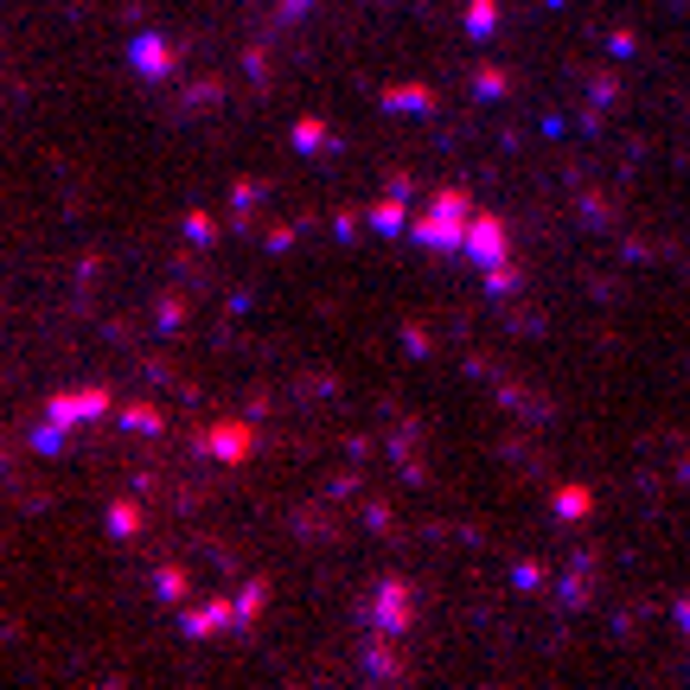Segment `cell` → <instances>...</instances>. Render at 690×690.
I'll return each instance as SVG.
<instances>
[{
  "label": "cell",
  "instance_id": "1",
  "mask_svg": "<svg viewBox=\"0 0 690 690\" xmlns=\"http://www.w3.org/2000/svg\"><path fill=\"white\" fill-rule=\"evenodd\" d=\"M467 224H473V199L461 185H441L436 199H429V212L409 218V237H416L422 250H461V244H467Z\"/></svg>",
  "mask_w": 690,
  "mask_h": 690
},
{
  "label": "cell",
  "instance_id": "2",
  "mask_svg": "<svg viewBox=\"0 0 690 690\" xmlns=\"http://www.w3.org/2000/svg\"><path fill=\"white\" fill-rule=\"evenodd\" d=\"M45 409H52V422L77 429V422H103L115 409V397H110V384H77V391H58Z\"/></svg>",
  "mask_w": 690,
  "mask_h": 690
},
{
  "label": "cell",
  "instance_id": "3",
  "mask_svg": "<svg viewBox=\"0 0 690 690\" xmlns=\"http://www.w3.org/2000/svg\"><path fill=\"white\" fill-rule=\"evenodd\" d=\"M461 256H467V262H479V269H499V262H511V230H506V218H493V212H473Z\"/></svg>",
  "mask_w": 690,
  "mask_h": 690
},
{
  "label": "cell",
  "instance_id": "4",
  "mask_svg": "<svg viewBox=\"0 0 690 690\" xmlns=\"http://www.w3.org/2000/svg\"><path fill=\"white\" fill-rule=\"evenodd\" d=\"M192 448L212 454V461H224V467H237V461H250L256 429H250V422H205V429L192 436Z\"/></svg>",
  "mask_w": 690,
  "mask_h": 690
},
{
  "label": "cell",
  "instance_id": "5",
  "mask_svg": "<svg viewBox=\"0 0 690 690\" xmlns=\"http://www.w3.org/2000/svg\"><path fill=\"white\" fill-rule=\"evenodd\" d=\"M371 620H377V633H409V626H416V595H409V581H403V576L377 581V595H371Z\"/></svg>",
  "mask_w": 690,
  "mask_h": 690
},
{
  "label": "cell",
  "instance_id": "6",
  "mask_svg": "<svg viewBox=\"0 0 690 690\" xmlns=\"http://www.w3.org/2000/svg\"><path fill=\"white\" fill-rule=\"evenodd\" d=\"M128 65L147 77V83H160V77H173L180 71V52H173V38H160V33H142L135 45H128Z\"/></svg>",
  "mask_w": 690,
  "mask_h": 690
},
{
  "label": "cell",
  "instance_id": "7",
  "mask_svg": "<svg viewBox=\"0 0 690 690\" xmlns=\"http://www.w3.org/2000/svg\"><path fill=\"white\" fill-rule=\"evenodd\" d=\"M180 626H185V640H212L224 626H237V601H199V608L180 614Z\"/></svg>",
  "mask_w": 690,
  "mask_h": 690
},
{
  "label": "cell",
  "instance_id": "8",
  "mask_svg": "<svg viewBox=\"0 0 690 690\" xmlns=\"http://www.w3.org/2000/svg\"><path fill=\"white\" fill-rule=\"evenodd\" d=\"M403 192H409V180H391V192L371 205V230L377 237H403L409 230V212H403Z\"/></svg>",
  "mask_w": 690,
  "mask_h": 690
},
{
  "label": "cell",
  "instance_id": "9",
  "mask_svg": "<svg viewBox=\"0 0 690 690\" xmlns=\"http://www.w3.org/2000/svg\"><path fill=\"white\" fill-rule=\"evenodd\" d=\"M384 110L391 115H429L436 110V90H429V83H391V90H384Z\"/></svg>",
  "mask_w": 690,
  "mask_h": 690
},
{
  "label": "cell",
  "instance_id": "10",
  "mask_svg": "<svg viewBox=\"0 0 690 690\" xmlns=\"http://www.w3.org/2000/svg\"><path fill=\"white\" fill-rule=\"evenodd\" d=\"M115 416H122V429H135V436H160V429H167V409H154V403H122Z\"/></svg>",
  "mask_w": 690,
  "mask_h": 690
},
{
  "label": "cell",
  "instance_id": "11",
  "mask_svg": "<svg viewBox=\"0 0 690 690\" xmlns=\"http://www.w3.org/2000/svg\"><path fill=\"white\" fill-rule=\"evenodd\" d=\"M289 142L301 147V154H320V147H332V128L320 122V115H301V122L289 128Z\"/></svg>",
  "mask_w": 690,
  "mask_h": 690
},
{
  "label": "cell",
  "instance_id": "12",
  "mask_svg": "<svg viewBox=\"0 0 690 690\" xmlns=\"http://www.w3.org/2000/svg\"><path fill=\"white\" fill-rule=\"evenodd\" d=\"M499 33V0H467V38Z\"/></svg>",
  "mask_w": 690,
  "mask_h": 690
},
{
  "label": "cell",
  "instance_id": "13",
  "mask_svg": "<svg viewBox=\"0 0 690 690\" xmlns=\"http://www.w3.org/2000/svg\"><path fill=\"white\" fill-rule=\"evenodd\" d=\"M262 608H269V581L256 576L250 588L237 595V626H256V614H262Z\"/></svg>",
  "mask_w": 690,
  "mask_h": 690
},
{
  "label": "cell",
  "instance_id": "14",
  "mask_svg": "<svg viewBox=\"0 0 690 690\" xmlns=\"http://www.w3.org/2000/svg\"><path fill=\"white\" fill-rule=\"evenodd\" d=\"M588 506H595V499H588V486H563V493H556V518H563V524L588 518Z\"/></svg>",
  "mask_w": 690,
  "mask_h": 690
},
{
  "label": "cell",
  "instance_id": "15",
  "mask_svg": "<svg viewBox=\"0 0 690 690\" xmlns=\"http://www.w3.org/2000/svg\"><path fill=\"white\" fill-rule=\"evenodd\" d=\"M142 531V506L135 499H115L110 506V538H135Z\"/></svg>",
  "mask_w": 690,
  "mask_h": 690
},
{
  "label": "cell",
  "instance_id": "16",
  "mask_svg": "<svg viewBox=\"0 0 690 690\" xmlns=\"http://www.w3.org/2000/svg\"><path fill=\"white\" fill-rule=\"evenodd\" d=\"M65 436H71V429L45 416V422H38V429H33V454H65Z\"/></svg>",
  "mask_w": 690,
  "mask_h": 690
},
{
  "label": "cell",
  "instance_id": "17",
  "mask_svg": "<svg viewBox=\"0 0 690 690\" xmlns=\"http://www.w3.org/2000/svg\"><path fill=\"white\" fill-rule=\"evenodd\" d=\"M185 237L212 250V244H218V218H212V212H185Z\"/></svg>",
  "mask_w": 690,
  "mask_h": 690
},
{
  "label": "cell",
  "instance_id": "18",
  "mask_svg": "<svg viewBox=\"0 0 690 690\" xmlns=\"http://www.w3.org/2000/svg\"><path fill=\"white\" fill-rule=\"evenodd\" d=\"M371 678H397V653H391V633H384V640H371Z\"/></svg>",
  "mask_w": 690,
  "mask_h": 690
},
{
  "label": "cell",
  "instance_id": "19",
  "mask_svg": "<svg viewBox=\"0 0 690 690\" xmlns=\"http://www.w3.org/2000/svg\"><path fill=\"white\" fill-rule=\"evenodd\" d=\"M486 289H493V294H518V262H499V269H486Z\"/></svg>",
  "mask_w": 690,
  "mask_h": 690
},
{
  "label": "cell",
  "instance_id": "20",
  "mask_svg": "<svg viewBox=\"0 0 690 690\" xmlns=\"http://www.w3.org/2000/svg\"><path fill=\"white\" fill-rule=\"evenodd\" d=\"M154 588H160L167 601H180V595H185V569H173V563H167V569L154 576Z\"/></svg>",
  "mask_w": 690,
  "mask_h": 690
},
{
  "label": "cell",
  "instance_id": "21",
  "mask_svg": "<svg viewBox=\"0 0 690 690\" xmlns=\"http://www.w3.org/2000/svg\"><path fill=\"white\" fill-rule=\"evenodd\" d=\"M473 83H479V97H506V90H511V77H506V71H479Z\"/></svg>",
  "mask_w": 690,
  "mask_h": 690
},
{
  "label": "cell",
  "instance_id": "22",
  "mask_svg": "<svg viewBox=\"0 0 690 690\" xmlns=\"http://www.w3.org/2000/svg\"><path fill=\"white\" fill-rule=\"evenodd\" d=\"M218 97H224V90H218V83H212V77H205V83H192V97H185V103H192V110H212Z\"/></svg>",
  "mask_w": 690,
  "mask_h": 690
},
{
  "label": "cell",
  "instance_id": "23",
  "mask_svg": "<svg viewBox=\"0 0 690 690\" xmlns=\"http://www.w3.org/2000/svg\"><path fill=\"white\" fill-rule=\"evenodd\" d=\"M230 199H237V212H250L256 199H262V185H256V180H237V185H230Z\"/></svg>",
  "mask_w": 690,
  "mask_h": 690
},
{
  "label": "cell",
  "instance_id": "24",
  "mask_svg": "<svg viewBox=\"0 0 690 690\" xmlns=\"http://www.w3.org/2000/svg\"><path fill=\"white\" fill-rule=\"evenodd\" d=\"M671 620H678V626L690 633V595H685V601H671Z\"/></svg>",
  "mask_w": 690,
  "mask_h": 690
},
{
  "label": "cell",
  "instance_id": "25",
  "mask_svg": "<svg viewBox=\"0 0 690 690\" xmlns=\"http://www.w3.org/2000/svg\"><path fill=\"white\" fill-rule=\"evenodd\" d=\"M307 7H314V0H282V20H301Z\"/></svg>",
  "mask_w": 690,
  "mask_h": 690
}]
</instances>
